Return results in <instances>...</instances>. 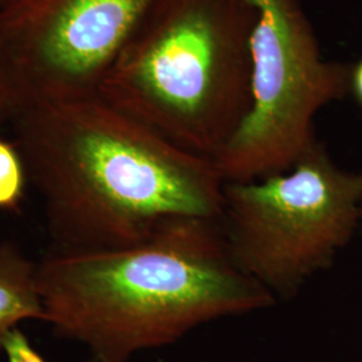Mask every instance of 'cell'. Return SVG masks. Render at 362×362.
Here are the masks:
<instances>
[{
    "label": "cell",
    "instance_id": "cell-1",
    "mask_svg": "<svg viewBox=\"0 0 362 362\" xmlns=\"http://www.w3.org/2000/svg\"><path fill=\"white\" fill-rule=\"evenodd\" d=\"M38 192L50 252L143 243L182 218L220 220L226 180L98 94L30 95L8 124Z\"/></svg>",
    "mask_w": 362,
    "mask_h": 362
},
{
    "label": "cell",
    "instance_id": "cell-8",
    "mask_svg": "<svg viewBox=\"0 0 362 362\" xmlns=\"http://www.w3.org/2000/svg\"><path fill=\"white\" fill-rule=\"evenodd\" d=\"M27 182L26 167L15 144L0 139V209H18Z\"/></svg>",
    "mask_w": 362,
    "mask_h": 362
},
{
    "label": "cell",
    "instance_id": "cell-2",
    "mask_svg": "<svg viewBox=\"0 0 362 362\" xmlns=\"http://www.w3.org/2000/svg\"><path fill=\"white\" fill-rule=\"evenodd\" d=\"M45 321L95 362H127L194 327L276 300L233 258L219 220L182 218L134 246L47 252L38 262Z\"/></svg>",
    "mask_w": 362,
    "mask_h": 362
},
{
    "label": "cell",
    "instance_id": "cell-5",
    "mask_svg": "<svg viewBox=\"0 0 362 362\" xmlns=\"http://www.w3.org/2000/svg\"><path fill=\"white\" fill-rule=\"evenodd\" d=\"M251 107L215 164L226 181L263 179L291 168L317 143L314 119L350 93L351 65L322 57L300 0H250Z\"/></svg>",
    "mask_w": 362,
    "mask_h": 362
},
{
    "label": "cell",
    "instance_id": "cell-4",
    "mask_svg": "<svg viewBox=\"0 0 362 362\" xmlns=\"http://www.w3.org/2000/svg\"><path fill=\"white\" fill-rule=\"evenodd\" d=\"M219 221L238 266L275 299H290L353 239L362 170L337 167L317 141L286 172L226 181Z\"/></svg>",
    "mask_w": 362,
    "mask_h": 362
},
{
    "label": "cell",
    "instance_id": "cell-3",
    "mask_svg": "<svg viewBox=\"0 0 362 362\" xmlns=\"http://www.w3.org/2000/svg\"><path fill=\"white\" fill-rule=\"evenodd\" d=\"M255 21L250 0H157L97 94L215 161L251 107Z\"/></svg>",
    "mask_w": 362,
    "mask_h": 362
},
{
    "label": "cell",
    "instance_id": "cell-6",
    "mask_svg": "<svg viewBox=\"0 0 362 362\" xmlns=\"http://www.w3.org/2000/svg\"><path fill=\"white\" fill-rule=\"evenodd\" d=\"M156 1L15 0L0 10V46L30 95H94Z\"/></svg>",
    "mask_w": 362,
    "mask_h": 362
},
{
    "label": "cell",
    "instance_id": "cell-9",
    "mask_svg": "<svg viewBox=\"0 0 362 362\" xmlns=\"http://www.w3.org/2000/svg\"><path fill=\"white\" fill-rule=\"evenodd\" d=\"M30 93L11 59L0 46V127L8 125Z\"/></svg>",
    "mask_w": 362,
    "mask_h": 362
},
{
    "label": "cell",
    "instance_id": "cell-12",
    "mask_svg": "<svg viewBox=\"0 0 362 362\" xmlns=\"http://www.w3.org/2000/svg\"><path fill=\"white\" fill-rule=\"evenodd\" d=\"M13 1H15V0H0V10L4 8V7H7V6H10Z\"/></svg>",
    "mask_w": 362,
    "mask_h": 362
},
{
    "label": "cell",
    "instance_id": "cell-7",
    "mask_svg": "<svg viewBox=\"0 0 362 362\" xmlns=\"http://www.w3.org/2000/svg\"><path fill=\"white\" fill-rule=\"evenodd\" d=\"M26 320L45 321L38 263L16 245L4 242L0 245V351L10 333Z\"/></svg>",
    "mask_w": 362,
    "mask_h": 362
},
{
    "label": "cell",
    "instance_id": "cell-10",
    "mask_svg": "<svg viewBox=\"0 0 362 362\" xmlns=\"http://www.w3.org/2000/svg\"><path fill=\"white\" fill-rule=\"evenodd\" d=\"M3 353L6 354V362H46L19 329H15L7 337Z\"/></svg>",
    "mask_w": 362,
    "mask_h": 362
},
{
    "label": "cell",
    "instance_id": "cell-11",
    "mask_svg": "<svg viewBox=\"0 0 362 362\" xmlns=\"http://www.w3.org/2000/svg\"><path fill=\"white\" fill-rule=\"evenodd\" d=\"M350 91L354 94L356 100L362 106V58L356 65H351Z\"/></svg>",
    "mask_w": 362,
    "mask_h": 362
}]
</instances>
